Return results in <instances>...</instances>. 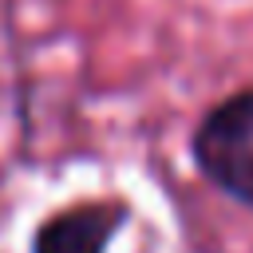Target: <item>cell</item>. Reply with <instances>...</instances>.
Returning a JSON list of instances; mask_svg holds the SVG:
<instances>
[{"instance_id": "cell-2", "label": "cell", "mask_w": 253, "mask_h": 253, "mask_svg": "<svg viewBox=\"0 0 253 253\" xmlns=\"http://www.w3.org/2000/svg\"><path fill=\"white\" fill-rule=\"evenodd\" d=\"M123 221L119 206H79L55 213L36 233V253H103Z\"/></svg>"}, {"instance_id": "cell-1", "label": "cell", "mask_w": 253, "mask_h": 253, "mask_svg": "<svg viewBox=\"0 0 253 253\" xmlns=\"http://www.w3.org/2000/svg\"><path fill=\"white\" fill-rule=\"evenodd\" d=\"M194 158L217 190L253 206V91H237L202 119Z\"/></svg>"}]
</instances>
